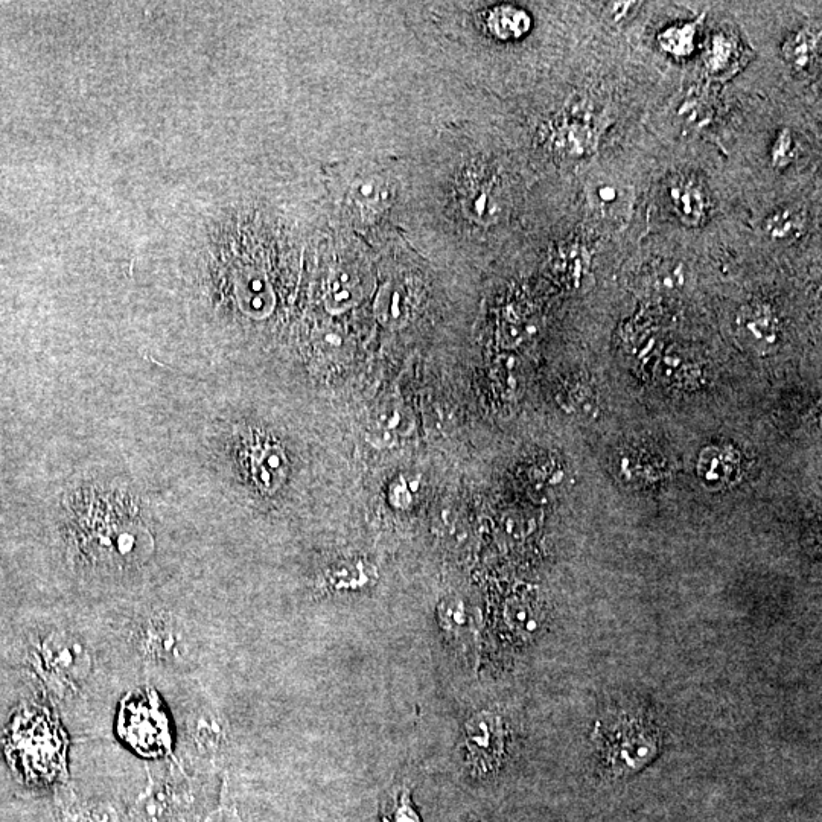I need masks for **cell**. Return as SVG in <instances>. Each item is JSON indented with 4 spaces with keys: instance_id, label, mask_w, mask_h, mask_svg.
<instances>
[{
    "instance_id": "6da1fadb",
    "label": "cell",
    "mask_w": 822,
    "mask_h": 822,
    "mask_svg": "<svg viewBox=\"0 0 822 822\" xmlns=\"http://www.w3.org/2000/svg\"><path fill=\"white\" fill-rule=\"evenodd\" d=\"M594 740L602 768L614 777H629L660 757L663 730L649 708L628 705L597 722Z\"/></svg>"
},
{
    "instance_id": "7a4b0ae2",
    "label": "cell",
    "mask_w": 822,
    "mask_h": 822,
    "mask_svg": "<svg viewBox=\"0 0 822 822\" xmlns=\"http://www.w3.org/2000/svg\"><path fill=\"white\" fill-rule=\"evenodd\" d=\"M95 498L92 509L84 512V520L78 521L81 548L110 561L136 559L144 550L142 542L150 541L147 530L134 520L130 509L110 510L106 498H102L104 506H101V497Z\"/></svg>"
},
{
    "instance_id": "3957f363",
    "label": "cell",
    "mask_w": 822,
    "mask_h": 822,
    "mask_svg": "<svg viewBox=\"0 0 822 822\" xmlns=\"http://www.w3.org/2000/svg\"><path fill=\"white\" fill-rule=\"evenodd\" d=\"M460 204L469 220L480 226L497 224L506 212L503 183L494 169L472 165L459 179Z\"/></svg>"
},
{
    "instance_id": "277c9868",
    "label": "cell",
    "mask_w": 822,
    "mask_h": 822,
    "mask_svg": "<svg viewBox=\"0 0 822 822\" xmlns=\"http://www.w3.org/2000/svg\"><path fill=\"white\" fill-rule=\"evenodd\" d=\"M466 752L472 771L494 774L506 756L507 730L503 719L492 711H478L465 724Z\"/></svg>"
},
{
    "instance_id": "5b68a950",
    "label": "cell",
    "mask_w": 822,
    "mask_h": 822,
    "mask_svg": "<svg viewBox=\"0 0 822 822\" xmlns=\"http://www.w3.org/2000/svg\"><path fill=\"white\" fill-rule=\"evenodd\" d=\"M42 667L54 684L64 689L77 687L90 670L86 649L69 635H54L42 647Z\"/></svg>"
},
{
    "instance_id": "8992f818",
    "label": "cell",
    "mask_w": 822,
    "mask_h": 822,
    "mask_svg": "<svg viewBox=\"0 0 822 822\" xmlns=\"http://www.w3.org/2000/svg\"><path fill=\"white\" fill-rule=\"evenodd\" d=\"M666 192L670 206L682 224L699 227L707 221L710 198L698 177L692 174H675L667 182Z\"/></svg>"
},
{
    "instance_id": "52a82bcc",
    "label": "cell",
    "mask_w": 822,
    "mask_h": 822,
    "mask_svg": "<svg viewBox=\"0 0 822 822\" xmlns=\"http://www.w3.org/2000/svg\"><path fill=\"white\" fill-rule=\"evenodd\" d=\"M737 335L746 348L769 354L780 341V325L774 311L765 303H749L737 314Z\"/></svg>"
},
{
    "instance_id": "ba28073f",
    "label": "cell",
    "mask_w": 822,
    "mask_h": 822,
    "mask_svg": "<svg viewBox=\"0 0 822 822\" xmlns=\"http://www.w3.org/2000/svg\"><path fill=\"white\" fill-rule=\"evenodd\" d=\"M415 308V290L404 279H390L376 296L375 316L384 328H404L415 313Z\"/></svg>"
},
{
    "instance_id": "9c48e42d",
    "label": "cell",
    "mask_w": 822,
    "mask_h": 822,
    "mask_svg": "<svg viewBox=\"0 0 822 822\" xmlns=\"http://www.w3.org/2000/svg\"><path fill=\"white\" fill-rule=\"evenodd\" d=\"M142 646L153 660L177 664L189 657L188 635L176 623L154 620L142 635Z\"/></svg>"
},
{
    "instance_id": "30bf717a",
    "label": "cell",
    "mask_w": 822,
    "mask_h": 822,
    "mask_svg": "<svg viewBox=\"0 0 822 822\" xmlns=\"http://www.w3.org/2000/svg\"><path fill=\"white\" fill-rule=\"evenodd\" d=\"M395 200V188L383 174L366 173L357 177L349 188L352 208L363 217L383 214Z\"/></svg>"
},
{
    "instance_id": "8fae6325",
    "label": "cell",
    "mask_w": 822,
    "mask_h": 822,
    "mask_svg": "<svg viewBox=\"0 0 822 822\" xmlns=\"http://www.w3.org/2000/svg\"><path fill=\"white\" fill-rule=\"evenodd\" d=\"M364 282L351 265H337L326 282L325 306L332 314L346 313L363 300Z\"/></svg>"
},
{
    "instance_id": "7c38bea8",
    "label": "cell",
    "mask_w": 822,
    "mask_h": 822,
    "mask_svg": "<svg viewBox=\"0 0 822 822\" xmlns=\"http://www.w3.org/2000/svg\"><path fill=\"white\" fill-rule=\"evenodd\" d=\"M415 428L411 411L399 402H386L375 411L369 437L378 447H389L398 436H408Z\"/></svg>"
},
{
    "instance_id": "4fadbf2b",
    "label": "cell",
    "mask_w": 822,
    "mask_h": 822,
    "mask_svg": "<svg viewBox=\"0 0 822 822\" xmlns=\"http://www.w3.org/2000/svg\"><path fill=\"white\" fill-rule=\"evenodd\" d=\"M781 52L797 71H809L821 57V32L815 28L800 29L786 40Z\"/></svg>"
},
{
    "instance_id": "5bb4252c",
    "label": "cell",
    "mask_w": 822,
    "mask_h": 822,
    "mask_svg": "<svg viewBox=\"0 0 822 822\" xmlns=\"http://www.w3.org/2000/svg\"><path fill=\"white\" fill-rule=\"evenodd\" d=\"M253 478L264 491H274L287 474V460L281 448L265 445L252 457Z\"/></svg>"
},
{
    "instance_id": "9a60e30c",
    "label": "cell",
    "mask_w": 822,
    "mask_h": 822,
    "mask_svg": "<svg viewBox=\"0 0 822 822\" xmlns=\"http://www.w3.org/2000/svg\"><path fill=\"white\" fill-rule=\"evenodd\" d=\"M807 218L804 211L798 208L777 209L772 212L765 223H763V230L772 241L777 243H792L794 239L800 238L806 230Z\"/></svg>"
},
{
    "instance_id": "2e32d148",
    "label": "cell",
    "mask_w": 822,
    "mask_h": 822,
    "mask_svg": "<svg viewBox=\"0 0 822 822\" xmlns=\"http://www.w3.org/2000/svg\"><path fill=\"white\" fill-rule=\"evenodd\" d=\"M488 26L497 39L517 40L529 32L532 20L521 8L501 5L489 13Z\"/></svg>"
},
{
    "instance_id": "e0dca14e",
    "label": "cell",
    "mask_w": 822,
    "mask_h": 822,
    "mask_svg": "<svg viewBox=\"0 0 822 822\" xmlns=\"http://www.w3.org/2000/svg\"><path fill=\"white\" fill-rule=\"evenodd\" d=\"M696 23L672 26L658 37L661 49L676 58L690 57L695 51Z\"/></svg>"
},
{
    "instance_id": "ac0fdd59",
    "label": "cell",
    "mask_w": 822,
    "mask_h": 822,
    "mask_svg": "<svg viewBox=\"0 0 822 822\" xmlns=\"http://www.w3.org/2000/svg\"><path fill=\"white\" fill-rule=\"evenodd\" d=\"M437 615H439L440 626L443 631L447 632L450 640H460L463 637L466 626H468V614H466L462 600L451 599V597L442 600L437 609Z\"/></svg>"
},
{
    "instance_id": "d6986e66",
    "label": "cell",
    "mask_w": 822,
    "mask_h": 822,
    "mask_svg": "<svg viewBox=\"0 0 822 822\" xmlns=\"http://www.w3.org/2000/svg\"><path fill=\"white\" fill-rule=\"evenodd\" d=\"M316 348L325 363H337L346 360L349 355L348 338L337 329H323L317 334Z\"/></svg>"
},
{
    "instance_id": "ffe728a7",
    "label": "cell",
    "mask_w": 822,
    "mask_h": 822,
    "mask_svg": "<svg viewBox=\"0 0 822 822\" xmlns=\"http://www.w3.org/2000/svg\"><path fill=\"white\" fill-rule=\"evenodd\" d=\"M224 731L214 716H201L195 725L194 740L203 751H217L223 743Z\"/></svg>"
},
{
    "instance_id": "44dd1931",
    "label": "cell",
    "mask_w": 822,
    "mask_h": 822,
    "mask_svg": "<svg viewBox=\"0 0 822 822\" xmlns=\"http://www.w3.org/2000/svg\"><path fill=\"white\" fill-rule=\"evenodd\" d=\"M507 622L517 634L532 635L538 629V615L530 609L529 603H512L507 611Z\"/></svg>"
},
{
    "instance_id": "7402d4cb",
    "label": "cell",
    "mask_w": 822,
    "mask_h": 822,
    "mask_svg": "<svg viewBox=\"0 0 822 822\" xmlns=\"http://www.w3.org/2000/svg\"><path fill=\"white\" fill-rule=\"evenodd\" d=\"M797 156V144H795L794 134L791 130L778 131L777 139L771 148V163L774 168L784 169L794 162Z\"/></svg>"
},
{
    "instance_id": "603a6c76",
    "label": "cell",
    "mask_w": 822,
    "mask_h": 822,
    "mask_svg": "<svg viewBox=\"0 0 822 822\" xmlns=\"http://www.w3.org/2000/svg\"><path fill=\"white\" fill-rule=\"evenodd\" d=\"M246 302L247 310L252 311V314L264 316L271 310L273 297H271L270 290H268L267 284L262 279L252 278L247 281Z\"/></svg>"
},
{
    "instance_id": "cb8c5ba5",
    "label": "cell",
    "mask_w": 822,
    "mask_h": 822,
    "mask_svg": "<svg viewBox=\"0 0 822 822\" xmlns=\"http://www.w3.org/2000/svg\"><path fill=\"white\" fill-rule=\"evenodd\" d=\"M384 822H421L407 791L396 795L384 813Z\"/></svg>"
},
{
    "instance_id": "d4e9b609",
    "label": "cell",
    "mask_w": 822,
    "mask_h": 822,
    "mask_svg": "<svg viewBox=\"0 0 822 822\" xmlns=\"http://www.w3.org/2000/svg\"><path fill=\"white\" fill-rule=\"evenodd\" d=\"M652 279H654V287L657 290H675L679 285L684 284V268L681 264L663 262L652 271Z\"/></svg>"
},
{
    "instance_id": "484cf974",
    "label": "cell",
    "mask_w": 822,
    "mask_h": 822,
    "mask_svg": "<svg viewBox=\"0 0 822 822\" xmlns=\"http://www.w3.org/2000/svg\"><path fill=\"white\" fill-rule=\"evenodd\" d=\"M620 198L623 200L622 192L619 191L617 186L609 185V183H600L593 189L594 203L602 211L611 212L612 209L620 206V203H622Z\"/></svg>"
},
{
    "instance_id": "4316f807",
    "label": "cell",
    "mask_w": 822,
    "mask_h": 822,
    "mask_svg": "<svg viewBox=\"0 0 822 822\" xmlns=\"http://www.w3.org/2000/svg\"><path fill=\"white\" fill-rule=\"evenodd\" d=\"M637 5L634 2H611V4H608V11L614 22H623L634 13V8Z\"/></svg>"
}]
</instances>
